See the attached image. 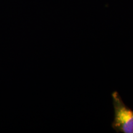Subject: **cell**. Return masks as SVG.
<instances>
[{
    "mask_svg": "<svg viewBox=\"0 0 133 133\" xmlns=\"http://www.w3.org/2000/svg\"><path fill=\"white\" fill-rule=\"evenodd\" d=\"M114 108L112 128L116 132L133 133V110L123 102L117 91L112 94Z\"/></svg>",
    "mask_w": 133,
    "mask_h": 133,
    "instance_id": "1",
    "label": "cell"
}]
</instances>
